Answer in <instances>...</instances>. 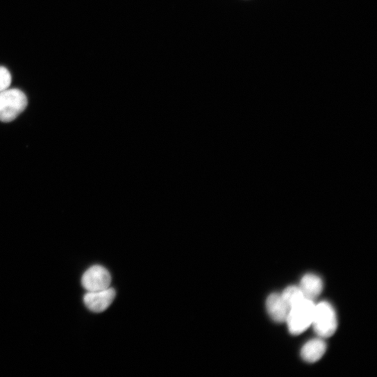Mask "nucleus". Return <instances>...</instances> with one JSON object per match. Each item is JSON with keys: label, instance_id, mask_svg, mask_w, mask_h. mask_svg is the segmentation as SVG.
<instances>
[{"label": "nucleus", "instance_id": "2", "mask_svg": "<svg viewBox=\"0 0 377 377\" xmlns=\"http://www.w3.org/2000/svg\"><path fill=\"white\" fill-rule=\"evenodd\" d=\"M315 305L314 301L305 299L290 310L286 322L292 335H299L312 325Z\"/></svg>", "mask_w": 377, "mask_h": 377}, {"label": "nucleus", "instance_id": "9", "mask_svg": "<svg viewBox=\"0 0 377 377\" xmlns=\"http://www.w3.org/2000/svg\"><path fill=\"white\" fill-rule=\"evenodd\" d=\"M283 300L291 310L294 306L305 299L300 287L290 286L281 294Z\"/></svg>", "mask_w": 377, "mask_h": 377}, {"label": "nucleus", "instance_id": "1", "mask_svg": "<svg viewBox=\"0 0 377 377\" xmlns=\"http://www.w3.org/2000/svg\"><path fill=\"white\" fill-rule=\"evenodd\" d=\"M26 95L19 89L0 92V121L10 122L17 119L28 106Z\"/></svg>", "mask_w": 377, "mask_h": 377}, {"label": "nucleus", "instance_id": "3", "mask_svg": "<svg viewBox=\"0 0 377 377\" xmlns=\"http://www.w3.org/2000/svg\"><path fill=\"white\" fill-rule=\"evenodd\" d=\"M315 333L323 338L331 337L337 328V319L333 307L323 301L315 305L312 324Z\"/></svg>", "mask_w": 377, "mask_h": 377}, {"label": "nucleus", "instance_id": "10", "mask_svg": "<svg viewBox=\"0 0 377 377\" xmlns=\"http://www.w3.org/2000/svg\"><path fill=\"white\" fill-rule=\"evenodd\" d=\"M12 80V78L10 71L4 67H0V92L9 88Z\"/></svg>", "mask_w": 377, "mask_h": 377}, {"label": "nucleus", "instance_id": "8", "mask_svg": "<svg viewBox=\"0 0 377 377\" xmlns=\"http://www.w3.org/2000/svg\"><path fill=\"white\" fill-rule=\"evenodd\" d=\"M326 344L321 339H313L308 342L301 349V357L308 362H315L324 355Z\"/></svg>", "mask_w": 377, "mask_h": 377}, {"label": "nucleus", "instance_id": "4", "mask_svg": "<svg viewBox=\"0 0 377 377\" xmlns=\"http://www.w3.org/2000/svg\"><path fill=\"white\" fill-rule=\"evenodd\" d=\"M81 283L87 292H97L110 287L111 276L104 267L96 265L85 272Z\"/></svg>", "mask_w": 377, "mask_h": 377}, {"label": "nucleus", "instance_id": "5", "mask_svg": "<svg viewBox=\"0 0 377 377\" xmlns=\"http://www.w3.org/2000/svg\"><path fill=\"white\" fill-rule=\"evenodd\" d=\"M115 295V291L110 287L97 292H87L84 296L83 301L90 311L100 313L110 307Z\"/></svg>", "mask_w": 377, "mask_h": 377}, {"label": "nucleus", "instance_id": "7", "mask_svg": "<svg viewBox=\"0 0 377 377\" xmlns=\"http://www.w3.org/2000/svg\"><path fill=\"white\" fill-rule=\"evenodd\" d=\"M300 289L306 299L313 301L321 294L323 282L316 275L307 274L301 281Z\"/></svg>", "mask_w": 377, "mask_h": 377}, {"label": "nucleus", "instance_id": "6", "mask_svg": "<svg viewBox=\"0 0 377 377\" xmlns=\"http://www.w3.org/2000/svg\"><path fill=\"white\" fill-rule=\"evenodd\" d=\"M267 309L270 317L278 323L285 322L290 311L281 294L276 293L268 297Z\"/></svg>", "mask_w": 377, "mask_h": 377}]
</instances>
